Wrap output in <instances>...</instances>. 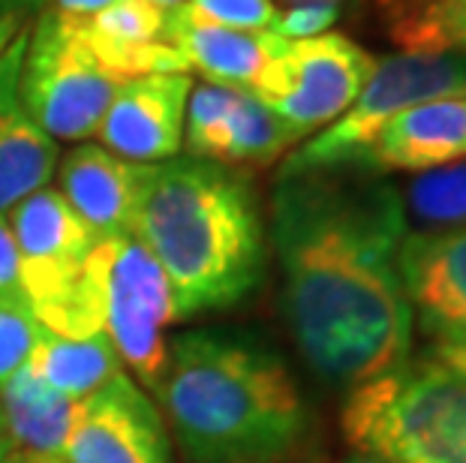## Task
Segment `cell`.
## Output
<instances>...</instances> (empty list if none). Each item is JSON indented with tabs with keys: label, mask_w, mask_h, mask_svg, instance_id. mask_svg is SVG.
Wrapping results in <instances>:
<instances>
[{
	"label": "cell",
	"mask_w": 466,
	"mask_h": 463,
	"mask_svg": "<svg viewBox=\"0 0 466 463\" xmlns=\"http://www.w3.org/2000/svg\"><path fill=\"white\" fill-rule=\"evenodd\" d=\"M406 232L403 196L382 175L361 166L277 175L268 244L280 268V310L325 386L350 391L412 356Z\"/></svg>",
	"instance_id": "obj_1"
},
{
	"label": "cell",
	"mask_w": 466,
	"mask_h": 463,
	"mask_svg": "<svg viewBox=\"0 0 466 463\" xmlns=\"http://www.w3.org/2000/svg\"><path fill=\"white\" fill-rule=\"evenodd\" d=\"M151 394L190 463H286L310 428L289 364L247 331L177 334Z\"/></svg>",
	"instance_id": "obj_2"
},
{
	"label": "cell",
	"mask_w": 466,
	"mask_h": 463,
	"mask_svg": "<svg viewBox=\"0 0 466 463\" xmlns=\"http://www.w3.org/2000/svg\"><path fill=\"white\" fill-rule=\"evenodd\" d=\"M133 235L166 271L175 319L226 310L262 283L268 226L247 172L172 156L142 169Z\"/></svg>",
	"instance_id": "obj_3"
},
{
	"label": "cell",
	"mask_w": 466,
	"mask_h": 463,
	"mask_svg": "<svg viewBox=\"0 0 466 463\" xmlns=\"http://www.w3.org/2000/svg\"><path fill=\"white\" fill-rule=\"evenodd\" d=\"M340 428L382 463H466V379L424 349L346 391Z\"/></svg>",
	"instance_id": "obj_4"
},
{
	"label": "cell",
	"mask_w": 466,
	"mask_h": 463,
	"mask_svg": "<svg viewBox=\"0 0 466 463\" xmlns=\"http://www.w3.org/2000/svg\"><path fill=\"white\" fill-rule=\"evenodd\" d=\"M82 292L121 364L151 394L168 352L166 328L175 322V295L160 262L136 235L100 238L85 259Z\"/></svg>",
	"instance_id": "obj_5"
},
{
	"label": "cell",
	"mask_w": 466,
	"mask_h": 463,
	"mask_svg": "<svg viewBox=\"0 0 466 463\" xmlns=\"http://www.w3.org/2000/svg\"><path fill=\"white\" fill-rule=\"evenodd\" d=\"M445 96H466V55L398 52L382 57L376 61L359 100L334 124L310 136L304 145L292 147L283 156L277 175L352 166L391 117L412 106L445 100Z\"/></svg>",
	"instance_id": "obj_6"
},
{
	"label": "cell",
	"mask_w": 466,
	"mask_h": 463,
	"mask_svg": "<svg viewBox=\"0 0 466 463\" xmlns=\"http://www.w3.org/2000/svg\"><path fill=\"white\" fill-rule=\"evenodd\" d=\"M124 82L127 78L96 61L69 15L43 9L36 25L27 27L22 103L55 142H85L96 136Z\"/></svg>",
	"instance_id": "obj_7"
},
{
	"label": "cell",
	"mask_w": 466,
	"mask_h": 463,
	"mask_svg": "<svg viewBox=\"0 0 466 463\" xmlns=\"http://www.w3.org/2000/svg\"><path fill=\"white\" fill-rule=\"evenodd\" d=\"M18 250V274L36 322L61 337L103 334L87 317L82 268L96 238L52 186L31 193L6 214Z\"/></svg>",
	"instance_id": "obj_8"
},
{
	"label": "cell",
	"mask_w": 466,
	"mask_h": 463,
	"mask_svg": "<svg viewBox=\"0 0 466 463\" xmlns=\"http://www.w3.org/2000/svg\"><path fill=\"white\" fill-rule=\"evenodd\" d=\"M373 66L376 57L343 34L283 39L250 94L304 142L359 100Z\"/></svg>",
	"instance_id": "obj_9"
},
{
	"label": "cell",
	"mask_w": 466,
	"mask_h": 463,
	"mask_svg": "<svg viewBox=\"0 0 466 463\" xmlns=\"http://www.w3.org/2000/svg\"><path fill=\"white\" fill-rule=\"evenodd\" d=\"M64 463H168L160 407L130 373L78 400V418L61 451Z\"/></svg>",
	"instance_id": "obj_10"
},
{
	"label": "cell",
	"mask_w": 466,
	"mask_h": 463,
	"mask_svg": "<svg viewBox=\"0 0 466 463\" xmlns=\"http://www.w3.org/2000/svg\"><path fill=\"white\" fill-rule=\"evenodd\" d=\"M190 91L193 78L187 73L127 78L96 130L100 145L142 166L181 156Z\"/></svg>",
	"instance_id": "obj_11"
},
{
	"label": "cell",
	"mask_w": 466,
	"mask_h": 463,
	"mask_svg": "<svg viewBox=\"0 0 466 463\" xmlns=\"http://www.w3.org/2000/svg\"><path fill=\"white\" fill-rule=\"evenodd\" d=\"M400 277L428 340H466V226L406 232Z\"/></svg>",
	"instance_id": "obj_12"
},
{
	"label": "cell",
	"mask_w": 466,
	"mask_h": 463,
	"mask_svg": "<svg viewBox=\"0 0 466 463\" xmlns=\"http://www.w3.org/2000/svg\"><path fill=\"white\" fill-rule=\"evenodd\" d=\"M461 160H466V96H445L391 117L352 166L376 175H421Z\"/></svg>",
	"instance_id": "obj_13"
},
{
	"label": "cell",
	"mask_w": 466,
	"mask_h": 463,
	"mask_svg": "<svg viewBox=\"0 0 466 463\" xmlns=\"http://www.w3.org/2000/svg\"><path fill=\"white\" fill-rule=\"evenodd\" d=\"M27 27L0 55V214H9L55 178L57 142L36 126L22 103Z\"/></svg>",
	"instance_id": "obj_14"
},
{
	"label": "cell",
	"mask_w": 466,
	"mask_h": 463,
	"mask_svg": "<svg viewBox=\"0 0 466 463\" xmlns=\"http://www.w3.org/2000/svg\"><path fill=\"white\" fill-rule=\"evenodd\" d=\"M142 169V163L124 160L103 145H78L57 160V193L96 241L133 235Z\"/></svg>",
	"instance_id": "obj_15"
},
{
	"label": "cell",
	"mask_w": 466,
	"mask_h": 463,
	"mask_svg": "<svg viewBox=\"0 0 466 463\" xmlns=\"http://www.w3.org/2000/svg\"><path fill=\"white\" fill-rule=\"evenodd\" d=\"M163 39H168L190 70L202 73L208 82L226 87H250L259 82L265 66L280 52L283 36L271 31H229L214 25H184L166 18Z\"/></svg>",
	"instance_id": "obj_16"
},
{
	"label": "cell",
	"mask_w": 466,
	"mask_h": 463,
	"mask_svg": "<svg viewBox=\"0 0 466 463\" xmlns=\"http://www.w3.org/2000/svg\"><path fill=\"white\" fill-rule=\"evenodd\" d=\"M0 409L13 448L61 458L64 442L76 428L78 400L64 398L27 367L0 386Z\"/></svg>",
	"instance_id": "obj_17"
},
{
	"label": "cell",
	"mask_w": 466,
	"mask_h": 463,
	"mask_svg": "<svg viewBox=\"0 0 466 463\" xmlns=\"http://www.w3.org/2000/svg\"><path fill=\"white\" fill-rule=\"evenodd\" d=\"M31 367L46 386L61 391L69 400H85L108 386L117 373H124V364L117 358L106 334L94 337H61L39 325L34 352L27 358Z\"/></svg>",
	"instance_id": "obj_18"
},
{
	"label": "cell",
	"mask_w": 466,
	"mask_h": 463,
	"mask_svg": "<svg viewBox=\"0 0 466 463\" xmlns=\"http://www.w3.org/2000/svg\"><path fill=\"white\" fill-rule=\"evenodd\" d=\"M301 139L277 117L271 108L262 106L250 91H238L232 115L226 121L220 145L214 151V163L232 166L238 172L265 169L286 156Z\"/></svg>",
	"instance_id": "obj_19"
},
{
	"label": "cell",
	"mask_w": 466,
	"mask_h": 463,
	"mask_svg": "<svg viewBox=\"0 0 466 463\" xmlns=\"http://www.w3.org/2000/svg\"><path fill=\"white\" fill-rule=\"evenodd\" d=\"M406 220H415L412 232H442L466 226V160L415 175L406 186Z\"/></svg>",
	"instance_id": "obj_20"
},
{
	"label": "cell",
	"mask_w": 466,
	"mask_h": 463,
	"mask_svg": "<svg viewBox=\"0 0 466 463\" xmlns=\"http://www.w3.org/2000/svg\"><path fill=\"white\" fill-rule=\"evenodd\" d=\"M403 52L466 55V0H436L403 22L385 27Z\"/></svg>",
	"instance_id": "obj_21"
},
{
	"label": "cell",
	"mask_w": 466,
	"mask_h": 463,
	"mask_svg": "<svg viewBox=\"0 0 466 463\" xmlns=\"http://www.w3.org/2000/svg\"><path fill=\"white\" fill-rule=\"evenodd\" d=\"M241 87L226 85H196L187 100V121H184V147L187 156L199 160H214V151L220 145V136L226 130V121L232 115V106L238 100Z\"/></svg>",
	"instance_id": "obj_22"
},
{
	"label": "cell",
	"mask_w": 466,
	"mask_h": 463,
	"mask_svg": "<svg viewBox=\"0 0 466 463\" xmlns=\"http://www.w3.org/2000/svg\"><path fill=\"white\" fill-rule=\"evenodd\" d=\"M172 22L214 25L229 31H274L280 9L274 0H184L168 13Z\"/></svg>",
	"instance_id": "obj_23"
},
{
	"label": "cell",
	"mask_w": 466,
	"mask_h": 463,
	"mask_svg": "<svg viewBox=\"0 0 466 463\" xmlns=\"http://www.w3.org/2000/svg\"><path fill=\"white\" fill-rule=\"evenodd\" d=\"M166 18L168 13L154 0H115L112 6L82 22L96 36L112 39V43H154V39H163Z\"/></svg>",
	"instance_id": "obj_24"
},
{
	"label": "cell",
	"mask_w": 466,
	"mask_h": 463,
	"mask_svg": "<svg viewBox=\"0 0 466 463\" xmlns=\"http://www.w3.org/2000/svg\"><path fill=\"white\" fill-rule=\"evenodd\" d=\"M39 322L27 298L0 295V386L25 367L34 352Z\"/></svg>",
	"instance_id": "obj_25"
},
{
	"label": "cell",
	"mask_w": 466,
	"mask_h": 463,
	"mask_svg": "<svg viewBox=\"0 0 466 463\" xmlns=\"http://www.w3.org/2000/svg\"><path fill=\"white\" fill-rule=\"evenodd\" d=\"M340 18V6L334 4H304V6H289L277 18L274 31L283 39H313L331 31V25Z\"/></svg>",
	"instance_id": "obj_26"
},
{
	"label": "cell",
	"mask_w": 466,
	"mask_h": 463,
	"mask_svg": "<svg viewBox=\"0 0 466 463\" xmlns=\"http://www.w3.org/2000/svg\"><path fill=\"white\" fill-rule=\"evenodd\" d=\"M0 295H15L27 298L22 289V274H18V250L13 229H9L6 214H0Z\"/></svg>",
	"instance_id": "obj_27"
},
{
	"label": "cell",
	"mask_w": 466,
	"mask_h": 463,
	"mask_svg": "<svg viewBox=\"0 0 466 463\" xmlns=\"http://www.w3.org/2000/svg\"><path fill=\"white\" fill-rule=\"evenodd\" d=\"M428 352L466 379V340H431Z\"/></svg>",
	"instance_id": "obj_28"
},
{
	"label": "cell",
	"mask_w": 466,
	"mask_h": 463,
	"mask_svg": "<svg viewBox=\"0 0 466 463\" xmlns=\"http://www.w3.org/2000/svg\"><path fill=\"white\" fill-rule=\"evenodd\" d=\"M431 4H436V0H380V13H382L385 27H391V25L403 22V18L421 13V9Z\"/></svg>",
	"instance_id": "obj_29"
},
{
	"label": "cell",
	"mask_w": 466,
	"mask_h": 463,
	"mask_svg": "<svg viewBox=\"0 0 466 463\" xmlns=\"http://www.w3.org/2000/svg\"><path fill=\"white\" fill-rule=\"evenodd\" d=\"M52 9H57V13H64L69 18H91L96 15L100 9L112 6L115 0H52Z\"/></svg>",
	"instance_id": "obj_30"
},
{
	"label": "cell",
	"mask_w": 466,
	"mask_h": 463,
	"mask_svg": "<svg viewBox=\"0 0 466 463\" xmlns=\"http://www.w3.org/2000/svg\"><path fill=\"white\" fill-rule=\"evenodd\" d=\"M46 0H0V18H25L27 13H36V9H43Z\"/></svg>",
	"instance_id": "obj_31"
},
{
	"label": "cell",
	"mask_w": 466,
	"mask_h": 463,
	"mask_svg": "<svg viewBox=\"0 0 466 463\" xmlns=\"http://www.w3.org/2000/svg\"><path fill=\"white\" fill-rule=\"evenodd\" d=\"M25 31V18H15V15H9V18H0V55L6 52L9 43Z\"/></svg>",
	"instance_id": "obj_32"
},
{
	"label": "cell",
	"mask_w": 466,
	"mask_h": 463,
	"mask_svg": "<svg viewBox=\"0 0 466 463\" xmlns=\"http://www.w3.org/2000/svg\"><path fill=\"white\" fill-rule=\"evenodd\" d=\"M9 451H13V439H9L6 421H4V409H0V460H4Z\"/></svg>",
	"instance_id": "obj_33"
},
{
	"label": "cell",
	"mask_w": 466,
	"mask_h": 463,
	"mask_svg": "<svg viewBox=\"0 0 466 463\" xmlns=\"http://www.w3.org/2000/svg\"><path fill=\"white\" fill-rule=\"evenodd\" d=\"M0 463H31V458H27V451H22V448H13L9 455L0 460Z\"/></svg>",
	"instance_id": "obj_34"
},
{
	"label": "cell",
	"mask_w": 466,
	"mask_h": 463,
	"mask_svg": "<svg viewBox=\"0 0 466 463\" xmlns=\"http://www.w3.org/2000/svg\"><path fill=\"white\" fill-rule=\"evenodd\" d=\"M25 451V448H22ZM27 458H31V463H64L61 458H52V455H36V451H27Z\"/></svg>",
	"instance_id": "obj_35"
},
{
	"label": "cell",
	"mask_w": 466,
	"mask_h": 463,
	"mask_svg": "<svg viewBox=\"0 0 466 463\" xmlns=\"http://www.w3.org/2000/svg\"><path fill=\"white\" fill-rule=\"evenodd\" d=\"M340 463H382V460H376V458H367V455H359V451H352L350 458H343Z\"/></svg>",
	"instance_id": "obj_36"
},
{
	"label": "cell",
	"mask_w": 466,
	"mask_h": 463,
	"mask_svg": "<svg viewBox=\"0 0 466 463\" xmlns=\"http://www.w3.org/2000/svg\"><path fill=\"white\" fill-rule=\"evenodd\" d=\"M289 6H304V4H334V6H340V0H286Z\"/></svg>",
	"instance_id": "obj_37"
},
{
	"label": "cell",
	"mask_w": 466,
	"mask_h": 463,
	"mask_svg": "<svg viewBox=\"0 0 466 463\" xmlns=\"http://www.w3.org/2000/svg\"><path fill=\"white\" fill-rule=\"evenodd\" d=\"M154 4H157V6H163L166 13H172V9H177V6H181L184 0H154Z\"/></svg>",
	"instance_id": "obj_38"
}]
</instances>
